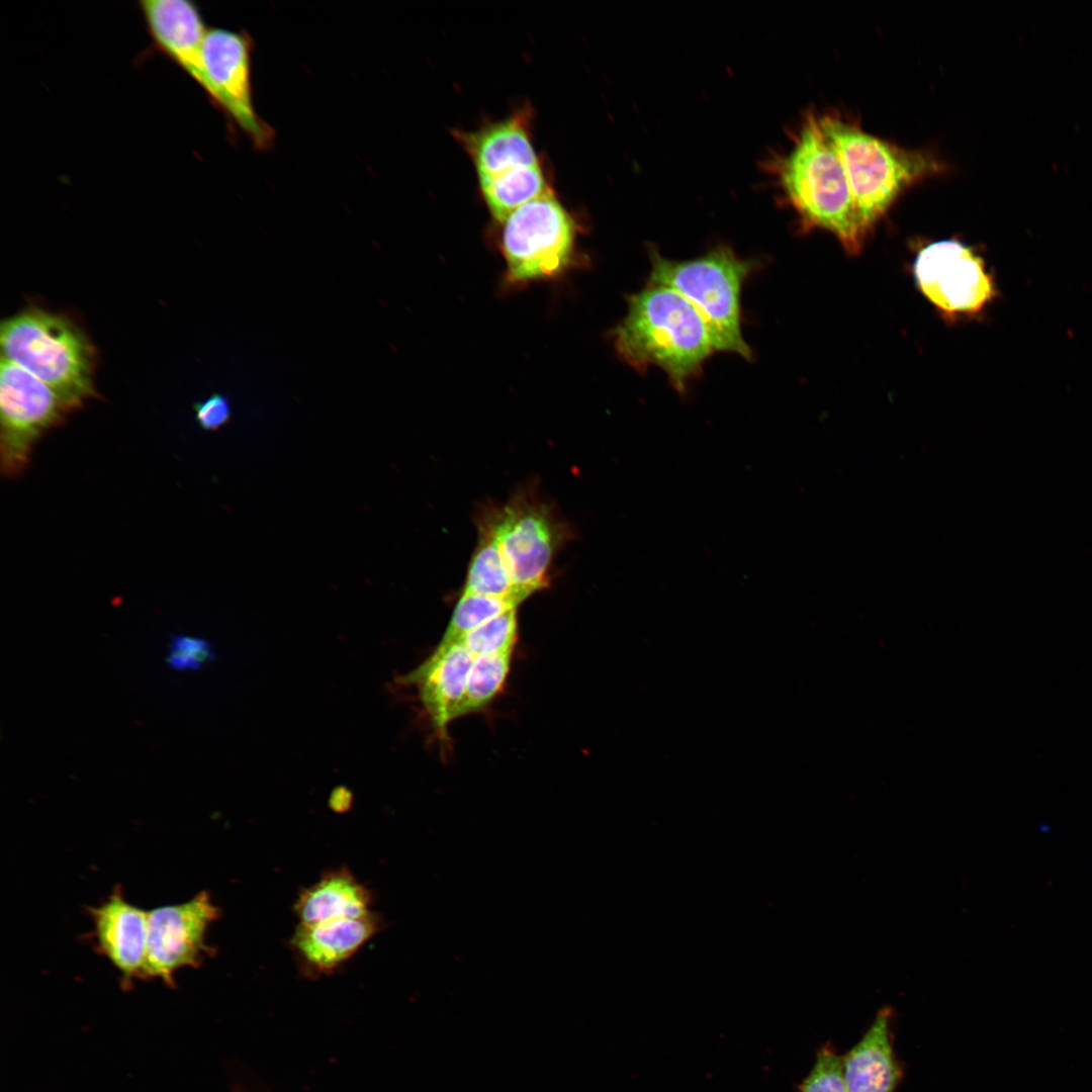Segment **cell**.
<instances>
[{"label":"cell","instance_id":"1","mask_svg":"<svg viewBox=\"0 0 1092 1092\" xmlns=\"http://www.w3.org/2000/svg\"><path fill=\"white\" fill-rule=\"evenodd\" d=\"M775 186L802 225L833 234L849 254L861 251L867 235L857 218L840 158L823 129L820 113L808 112L790 145L768 162Z\"/></svg>","mask_w":1092,"mask_h":1092},{"label":"cell","instance_id":"2","mask_svg":"<svg viewBox=\"0 0 1092 1092\" xmlns=\"http://www.w3.org/2000/svg\"><path fill=\"white\" fill-rule=\"evenodd\" d=\"M613 334L624 362L640 372L651 366L662 369L679 393L715 352L698 310L682 295L661 285L647 284L630 295L626 316Z\"/></svg>","mask_w":1092,"mask_h":1092},{"label":"cell","instance_id":"3","mask_svg":"<svg viewBox=\"0 0 1092 1092\" xmlns=\"http://www.w3.org/2000/svg\"><path fill=\"white\" fill-rule=\"evenodd\" d=\"M820 120L840 158L867 236L906 189L945 171L929 152L880 139L840 113H820Z\"/></svg>","mask_w":1092,"mask_h":1092},{"label":"cell","instance_id":"4","mask_svg":"<svg viewBox=\"0 0 1092 1092\" xmlns=\"http://www.w3.org/2000/svg\"><path fill=\"white\" fill-rule=\"evenodd\" d=\"M2 357L44 382L68 411L96 394L95 350L69 317L31 306L0 329Z\"/></svg>","mask_w":1092,"mask_h":1092},{"label":"cell","instance_id":"5","mask_svg":"<svg viewBox=\"0 0 1092 1092\" xmlns=\"http://www.w3.org/2000/svg\"><path fill=\"white\" fill-rule=\"evenodd\" d=\"M651 271L648 284L673 289L701 314L709 330L715 351L735 353L750 360L740 323L742 284L755 268L726 246L684 261L662 257L650 251Z\"/></svg>","mask_w":1092,"mask_h":1092},{"label":"cell","instance_id":"6","mask_svg":"<svg viewBox=\"0 0 1092 1092\" xmlns=\"http://www.w3.org/2000/svg\"><path fill=\"white\" fill-rule=\"evenodd\" d=\"M494 536L509 576L524 599L549 587L553 559L573 531L533 486L520 489L502 506L485 507L477 517Z\"/></svg>","mask_w":1092,"mask_h":1092},{"label":"cell","instance_id":"7","mask_svg":"<svg viewBox=\"0 0 1092 1092\" xmlns=\"http://www.w3.org/2000/svg\"><path fill=\"white\" fill-rule=\"evenodd\" d=\"M502 223V251L512 282L552 277L569 265L576 226L553 190L522 205Z\"/></svg>","mask_w":1092,"mask_h":1092},{"label":"cell","instance_id":"8","mask_svg":"<svg viewBox=\"0 0 1092 1092\" xmlns=\"http://www.w3.org/2000/svg\"><path fill=\"white\" fill-rule=\"evenodd\" d=\"M914 277L922 294L947 316L977 313L996 293L984 260L957 240L924 246L914 262Z\"/></svg>","mask_w":1092,"mask_h":1092},{"label":"cell","instance_id":"9","mask_svg":"<svg viewBox=\"0 0 1092 1092\" xmlns=\"http://www.w3.org/2000/svg\"><path fill=\"white\" fill-rule=\"evenodd\" d=\"M0 408L2 470L12 475L23 469L32 445L68 410L44 382L4 357L0 363Z\"/></svg>","mask_w":1092,"mask_h":1092},{"label":"cell","instance_id":"10","mask_svg":"<svg viewBox=\"0 0 1092 1092\" xmlns=\"http://www.w3.org/2000/svg\"><path fill=\"white\" fill-rule=\"evenodd\" d=\"M219 916V908L206 891L185 902L150 910L143 978L172 984L177 971L200 966L211 954L206 934Z\"/></svg>","mask_w":1092,"mask_h":1092},{"label":"cell","instance_id":"11","mask_svg":"<svg viewBox=\"0 0 1092 1092\" xmlns=\"http://www.w3.org/2000/svg\"><path fill=\"white\" fill-rule=\"evenodd\" d=\"M202 63L203 91L234 120L259 149L273 141V130L257 114L251 86V42L242 32L207 30Z\"/></svg>","mask_w":1092,"mask_h":1092},{"label":"cell","instance_id":"12","mask_svg":"<svg viewBox=\"0 0 1092 1092\" xmlns=\"http://www.w3.org/2000/svg\"><path fill=\"white\" fill-rule=\"evenodd\" d=\"M385 926L375 912L316 924H298L289 946L298 970L307 979L332 975Z\"/></svg>","mask_w":1092,"mask_h":1092},{"label":"cell","instance_id":"13","mask_svg":"<svg viewBox=\"0 0 1092 1092\" xmlns=\"http://www.w3.org/2000/svg\"><path fill=\"white\" fill-rule=\"evenodd\" d=\"M139 9L154 48L204 88L202 50L207 28L189 0H142Z\"/></svg>","mask_w":1092,"mask_h":1092},{"label":"cell","instance_id":"14","mask_svg":"<svg viewBox=\"0 0 1092 1092\" xmlns=\"http://www.w3.org/2000/svg\"><path fill=\"white\" fill-rule=\"evenodd\" d=\"M88 911L98 952L112 964L123 981L143 978L149 911L127 902L119 889Z\"/></svg>","mask_w":1092,"mask_h":1092},{"label":"cell","instance_id":"15","mask_svg":"<svg viewBox=\"0 0 1092 1092\" xmlns=\"http://www.w3.org/2000/svg\"><path fill=\"white\" fill-rule=\"evenodd\" d=\"M473 658L459 641L440 642L435 651L402 679L417 687L422 705L440 738H447V726L456 719Z\"/></svg>","mask_w":1092,"mask_h":1092},{"label":"cell","instance_id":"16","mask_svg":"<svg viewBox=\"0 0 1092 1092\" xmlns=\"http://www.w3.org/2000/svg\"><path fill=\"white\" fill-rule=\"evenodd\" d=\"M531 120L532 112L525 107L475 130L456 132L478 179L540 163L533 144Z\"/></svg>","mask_w":1092,"mask_h":1092},{"label":"cell","instance_id":"17","mask_svg":"<svg viewBox=\"0 0 1092 1092\" xmlns=\"http://www.w3.org/2000/svg\"><path fill=\"white\" fill-rule=\"evenodd\" d=\"M372 892L346 867L326 872L294 903L298 924L358 918L372 912Z\"/></svg>","mask_w":1092,"mask_h":1092},{"label":"cell","instance_id":"18","mask_svg":"<svg viewBox=\"0 0 1092 1092\" xmlns=\"http://www.w3.org/2000/svg\"><path fill=\"white\" fill-rule=\"evenodd\" d=\"M891 1009L883 1007L862 1038L842 1058L847 1092H893L899 1067L890 1040Z\"/></svg>","mask_w":1092,"mask_h":1092},{"label":"cell","instance_id":"19","mask_svg":"<svg viewBox=\"0 0 1092 1092\" xmlns=\"http://www.w3.org/2000/svg\"><path fill=\"white\" fill-rule=\"evenodd\" d=\"M478 183L488 210L499 222L522 205L552 190L541 162L478 179Z\"/></svg>","mask_w":1092,"mask_h":1092},{"label":"cell","instance_id":"20","mask_svg":"<svg viewBox=\"0 0 1092 1092\" xmlns=\"http://www.w3.org/2000/svg\"><path fill=\"white\" fill-rule=\"evenodd\" d=\"M477 543L471 556L462 593L525 600L517 593L507 571L497 542L489 528L477 520Z\"/></svg>","mask_w":1092,"mask_h":1092},{"label":"cell","instance_id":"21","mask_svg":"<svg viewBox=\"0 0 1092 1092\" xmlns=\"http://www.w3.org/2000/svg\"><path fill=\"white\" fill-rule=\"evenodd\" d=\"M512 652L474 656L456 718L476 712L500 692L510 671Z\"/></svg>","mask_w":1092,"mask_h":1092},{"label":"cell","instance_id":"22","mask_svg":"<svg viewBox=\"0 0 1092 1092\" xmlns=\"http://www.w3.org/2000/svg\"><path fill=\"white\" fill-rule=\"evenodd\" d=\"M519 603L508 598L490 597L462 593L441 643H452L483 625L489 620L519 607Z\"/></svg>","mask_w":1092,"mask_h":1092},{"label":"cell","instance_id":"23","mask_svg":"<svg viewBox=\"0 0 1092 1092\" xmlns=\"http://www.w3.org/2000/svg\"><path fill=\"white\" fill-rule=\"evenodd\" d=\"M517 609H512L459 639L473 656L512 652L518 640Z\"/></svg>","mask_w":1092,"mask_h":1092},{"label":"cell","instance_id":"24","mask_svg":"<svg viewBox=\"0 0 1092 1092\" xmlns=\"http://www.w3.org/2000/svg\"><path fill=\"white\" fill-rule=\"evenodd\" d=\"M215 658L208 641L189 635H172L166 656L171 669L177 671L198 670Z\"/></svg>","mask_w":1092,"mask_h":1092},{"label":"cell","instance_id":"25","mask_svg":"<svg viewBox=\"0 0 1092 1092\" xmlns=\"http://www.w3.org/2000/svg\"><path fill=\"white\" fill-rule=\"evenodd\" d=\"M801 1092H847L843 1080L842 1058L823 1048L804 1081Z\"/></svg>","mask_w":1092,"mask_h":1092},{"label":"cell","instance_id":"26","mask_svg":"<svg viewBox=\"0 0 1092 1092\" xmlns=\"http://www.w3.org/2000/svg\"><path fill=\"white\" fill-rule=\"evenodd\" d=\"M193 408L197 423L206 431L219 429L229 422L231 417L230 402L224 395L219 393L195 403Z\"/></svg>","mask_w":1092,"mask_h":1092}]
</instances>
